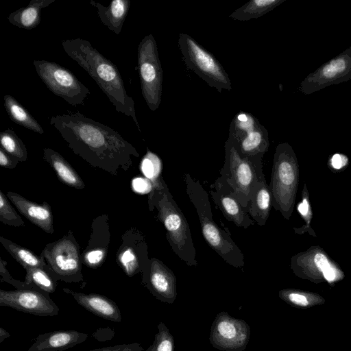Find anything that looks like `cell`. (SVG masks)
<instances>
[{"label": "cell", "mask_w": 351, "mask_h": 351, "mask_svg": "<svg viewBox=\"0 0 351 351\" xmlns=\"http://www.w3.org/2000/svg\"><path fill=\"white\" fill-rule=\"evenodd\" d=\"M49 123L74 154L113 175L127 171L132 157H139L136 149L119 132L78 111L54 115Z\"/></svg>", "instance_id": "cell-1"}, {"label": "cell", "mask_w": 351, "mask_h": 351, "mask_svg": "<svg viewBox=\"0 0 351 351\" xmlns=\"http://www.w3.org/2000/svg\"><path fill=\"white\" fill-rule=\"evenodd\" d=\"M61 45L65 53L95 81L115 110L131 117L141 132L134 101L128 95L117 66L85 39H66Z\"/></svg>", "instance_id": "cell-2"}, {"label": "cell", "mask_w": 351, "mask_h": 351, "mask_svg": "<svg viewBox=\"0 0 351 351\" xmlns=\"http://www.w3.org/2000/svg\"><path fill=\"white\" fill-rule=\"evenodd\" d=\"M149 207L150 210L156 208L157 217L166 229V237L173 252L188 266L196 267V252L190 226L162 177L149 193Z\"/></svg>", "instance_id": "cell-3"}, {"label": "cell", "mask_w": 351, "mask_h": 351, "mask_svg": "<svg viewBox=\"0 0 351 351\" xmlns=\"http://www.w3.org/2000/svg\"><path fill=\"white\" fill-rule=\"evenodd\" d=\"M186 191L197 214L202 234L208 245L228 264L236 268L245 265L244 254L228 231L214 221L208 195L201 183L189 173L184 176Z\"/></svg>", "instance_id": "cell-4"}, {"label": "cell", "mask_w": 351, "mask_h": 351, "mask_svg": "<svg viewBox=\"0 0 351 351\" xmlns=\"http://www.w3.org/2000/svg\"><path fill=\"white\" fill-rule=\"evenodd\" d=\"M298 165L291 146L278 144L275 150L270 183L271 206L286 219L291 215L298 184Z\"/></svg>", "instance_id": "cell-5"}, {"label": "cell", "mask_w": 351, "mask_h": 351, "mask_svg": "<svg viewBox=\"0 0 351 351\" xmlns=\"http://www.w3.org/2000/svg\"><path fill=\"white\" fill-rule=\"evenodd\" d=\"M224 148L225 160L220 177L228 184L241 205L246 208L254 186L264 175L263 158L242 155L228 138Z\"/></svg>", "instance_id": "cell-6"}, {"label": "cell", "mask_w": 351, "mask_h": 351, "mask_svg": "<svg viewBox=\"0 0 351 351\" xmlns=\"http://www.w3.org/2000/svg\"><path fill=\"white\" fill-rule=\"evenodd\" d=\"M178 45L189 69L219 93L232 90L229 75L213 53L187 34H179Z\"/></svg>", "instance_id": "cell-7"}, {"label": "cell", "mask_w": 351, "mask_h": 351, "mask_svg": "<svg viewBox=\"0 0 351 351\" xmlns=\"http://www.w3.org/2000/svg\"><path fill=\"white\" fill-rule=\"evenodd\" d=\"M41 256L47 263L45 270L56 280L69 283L83 281L80 247L72 231L69 230L61 239L47 244Z\"/></svg>", "instance_id": "cell-8"}, {"label": "cell", "mask_w": 351, "mask_h": 351, "mask_svg": "<svg viewBox=\"0 0 351 351\" xmlns=\"http://www.w3.org/2000/svg\"><path fill=\"white\" fill-rule=\"evenodd\" d=\"M137 67L143 97L149 108L155 111L161 102L162 69L152 34L145 36L138 44Z\"/></svg>", "instance_id": "cell-9"}, {"label": "cell", "mask_w": 351, "mask_h": 351, "mask_svg": "<svg viewBox=\"0 0 351 351\" xmlns=\"http://www.w3.org/2000/svg\"><path fill=\"white\" fill-rule=\"evenodd\" d=\"M36 73L49 90L69 105H84L90 90L69 69L48 60L33 61Z\"/></svg>", "instance_id": "cell-10"}, {"label": "cell", "mask_w": 351, "mask_h": 351, "mask_svg": "<svg viewBox=\"0 0 351 351\" xmlns=\"http://www.w3.org/2000/svg\"><path fill=\"white\" fill-rule=\"evenodd\" d=\"M228 138L247 157L263 158L269 145L267 129L251 113L241 111L232 119Z\"/></svg>", "instance_id": "cell-11"}, {"label": "cell", "mask_w": 351, "mask_h": 351, "mask_svg": "<svg viewBox=\"0 0 351 351\" xmlns=\"http://www.w3.org/2000/svg\"><path fill=\"white\" fill-rule=\"evenodd\" d=\"M250 335V328L245 321L221 311L212 324L209 340L219 350L243 351L246 348Z\"/></svg>", "instance_id": "cell-12"}, {"label": "cell", "mask_w": 351, "mask_h": 351, "mask_svg": "<svg viewBox=\"0 0 351 351\" xmlns=\"http://www.w3.org/2000/svg\"><path fill=\"white\" fill-rule=\"evenodd\" d=\"M350 79L351 46L308 75L301 82L300 89L304 95H310Z\"/></svg>", "instance_id": "cell-13"}, {"label": "cell", "mask_w": 351, "mask_h": 351, "mask_svg": "<svg viewBox=\"0 0 351 351\" xmlns=\"http://www.w3.org/2000/svg\"><path fill=\"white\" fill-rule=\"evenodd\" d=\"M0 306L38 316H55L59 308L49 293L37 289L0 290Z\"/></svg>", "instance_id": "cell-14"}, {"label": "cell", "mask_w": 351, "mask_h": 351, "mask_svg": "<svg viewBox=\"0 0 351 351\" xmlns=\"http://www.w3.org/2000/svg\"><path fill=\"white\" fill-rule=\"evenodd\" d=\"M148 245L143 233L135 228L128 230L121 238L117 253L119 267L129 277L143 274L149 263Z\"/></svg>", "instance_id": "cell-15"}, {"label": "cell", "mask_w": 351, "mask_h": 351, "mask_svg": "<svg viewBox=\"0 0 351 351\" xmlns=\"http://www.w3.org/2000/svg\"><path fill=\"white\" fill-rule=\"evenodd\" d=\"M142 283L160 301L173 304L177 297L174 273L161 261L151 258L142 274Z\"/></svg>", "instance_id": "cell-16"}, {"label": "cell", "mask_w": 351, "mask_h": 351, "mask_svg": "<svg viewBox=\"0 0 351 351\" xmlns=\"http://www.w3.org/2000/svg\"><path fill=\"white\" fill-rule=\"evenodd\" d=\"M210 193L225 218L238 228L246 229L256 223L228 184L220 176L215 182Z\"/></svg>", "instance_id": "cell-17"}, {"label": "cell", "mask_w": 351, "mask_h": 351, "mask_svg": "<svg viewBox=\"0 0 351 351\" xmlns=\"http://www.w3.org/2000/svg\"><path fill=\"white\" fill-rule=\"evenodd\" d=\"M110 244V230L107 216H99L93 221V232L88 245L82 256L86 267H100L105 261Z\"/></svg>", "instance_id": "cell-18"}, {"label": "cell", "mask_w": 351, "mask_h": 351, "mask_svg": "<svg viewBox=\"0 0 351 351\" xmlns=\"http://www.w3.org/2000/svg\"><path fill=\"white\" fill-rule=\"evenodd\" d=\"M6 196L19 213L32 223L47 233H53V215L49 204L46 202H43L42 204H36L12 191H8Z\"/></svg>", "instance_id": "cell-19"}, {"label": "cell", "mask_w": 351, "mask_h": 351, "mask_svg": "<svg viewBox=\"0 0 351 351\" xmlns=\"http://www.w3.org/2000/svg\"><path fill=\"white\" fill-rule=\"evenodd\" d=\"M88 335L60 330L39 335L27 351H63L85 341Z\"/></svg>", "instance_id": "cell-20"}, {"label": "cell", "mask_w": 351, "mask_h": 351, "mask_svg": "<svg viewBox=\"0 0 351 351\" xmlns=\"http://www.w3.org/2000/svg\"><path fill=\"white\" fill-rule=\"evenodd\" d=\"M63 291L71 295L82 307L92 313L109 321L120 322L122 320L118 306L111 299L96 293H84L63 288Z\"/></svg>", "instance_id": "cell-21"}, {"label": "cell", "mask_w": 351, "mask_h": 351, "mask_svg": "<svg viewBox=\"0 0 351 351\" xmlns=\"http://www.w3.org/2000/svg\"><path fill=\"white\" fill-rule=\"evenodd\" d=\"M271 197L269 184L263 175L254 186L246 210L259 226H264L269 216Z\"/></svg>", "instance_id": "cell-22"}, {"label": "cell", "mask_w": 351, "mask_h": 351, "mask_svg": "<svg viewBox=\"0 0 351 351\" xmlns=\"http://www.w3.org/2000/svg\"><path fill=\"white\" fill-rule=\"evenodd\" d=\"M90 3L96 8L100 21L110 31L119 34L130 8V1L114 0L108 6L93 0Z\"/></svg>", "instance_id": "cell-23"}, {"label": "cell", "mask_w": 351, "mask_h": 351, "mask_svg": "<svg viewBox=\"0 0 351 351\" xmlns=\"http://www.w3.org/2000/svg\"><path fill=\"white\" fill-rule=\"evenodd\" d=\"M56 0H31L29 3L21 8L8 16L9 22L19 28L32 29L40 23L41 11Z\"/></svg>", "instance_id": "cell-24"}, {"label": "cell", "mask_w": 351, "mask_h": 351, "mask_svg": "<svg viewBox=\"0 0 351 351\" xmlns=\"http://www.w3.org/2000/svg\"><path fill=\"white\" fill-rule=\"evenodd\" d=\"M43 159L48 162L64 184L76 189H83L84 182L69 163L51 148L43 149Z\"/></svg>", "instance_id": "cell-25"}, {"label": "cell", "mask_w": 351, "mask_h": 351, "mask_svg": "<svg viewBox=\"0 0 351 351\" xmlns=\"http://www.w3.org/2000/svg\"><path fill=\"white\" fill-rule=\"evenodd\" d=\"M4 107L10 119L15 123L43 134L44 130L29 111L10 95L3 97Z\"/></svg>", "instance_id": "cell-26"}, {"label": "cell", "mask_w": 351, "mask_h": 351, "mask_svg": "<svg viewBox=\"0 0 351 351\" xmlns=\"http://www.w3.org/2000/svg\"><path fill=\"white\" fill-rule=\"evenodd\" d=\"M285 0H252L234 11L229 17L240 21L257 19L271 11Z\"/></svg>", "instance_id": "cell-27"}, {"label": "cell", "mask_w": 351, "mask_h": 351, "mask_svg": "<svg viewBox=\"0 0 351 351\" xmlns=\"http://www.w3.org/2000/svg\"><path fill=\"white\" fill-rule=\"evenodd\" d=\"M0 242L10 255L25 269L27 268L46 269L47 263L41 255L38 256L29 249L3 237H0Z\"/></svg>", "instance_id": "cell-28"}, {"label": "cell", "mask_w": 351, "mask_h": 351, "mask_svg": "<svg viewBox=\"0 0 351 351\" xmlns=\"http://www.w3.org/2000/svg\"><path fill=\"white\" fill-rule=\"evenodd\" d=\"M307 254L308 255L307 258L308 270L313 268L315 274L319 273V277H323L328 282H333L340 279L341 271L335 266L322 250H316Z\"/></svg>", "instance_id": "cell-29"}, {"label": "cell", "mask_w": 351, "mask_h": 351, "mask_svg": "<svg viewBox=\"0 0 351 351\" xmlns=\"http://www.w3.org/2000/svg\"><path fill=\"white\" fill-rule=\"evenodd\" d=\"M25 282L29 287L46 293H53L56 288V280L50 274L42 268H27Z\"/></svg>", "instance_id": "cell-30"}, {"label": "cell", "mask_w": 351, "mask_h": 351, "mask_svg": "<svg viewBox=\"0 0 351 351\" xmlns=\"http://www.w3.org/2000/svg\"><path fill=\"white\" fill-rule=\"evenodd\" d=\"M0 143L1 147L14 157L19 162H25L27 160V148L12 130L8 129L1 132Z\"/></svg>", "instance_id": "cell-31"}, {"label": "cell", "mask_w": 351, "mask_h": 351, "mask_svg": "<svg viewBox=\"0 0 351 351\" xmlns=\"http://www.w3.org/2000/svg\"><path fill=\"white\" fill-rule=\"evenodd\" d=\"M162 169V165L160 158L147 148L146 154L141 161V170L146 178L152 182L153 188L160 184Z\"/></svg>", "instance_id": "cell-32"}, {"label": "cell", "mask_w": 351, "mask_h": 351, "mask_svg": "<svg viewBox=\"0 0 351 351\" xmlns=\"http://www.w3.org/2000/svg\"><path fill=\"white\" fill-rule=\"evenodd\" d=\"M153 343L145 351H174V339L164 323L158 326Z\"/></svg>", "instance_id": "cell-33"}, {"label": "cell", "mask_w": 351, "mask_h": 351, "mask_svg": "<svg viewBox=\"0 0 351 351\" xmlns=\"http://www.w3.org/2000/svg\"><path fill=\"white\" fill-rule=\"evenodd\" d=\"M1 191H0V221L4 224L20 227L25 226L23 219L11 206Z\"/></svg>", "instance_id": "cell-34"}, {"label": "cell", "mask_w": 351, "mask_h": 351, "mask_svg": "<svg viewBox=\"0 0 351 351\" xmlns=\"http://www.w3.org/2000/svg\"><path fill=\"white\" fill-rule=\"evenodd\" d=\"M279 297L287 303L299 307L308 306L313 301V295L293 289L280 291Z\"/></svg>", "instance_id": "cell-35"}, {"label": "cell", "mask_w": 351, "mask_h": 351, "mask_svg": "<svg viewBox=\"0 0 351 351\" xmlns=\"http://www.w3.org/2000/svg\"><path fill=\"white\" fill-rule=\"evenodd\" d=\"M7 263L0 258V275L1 281H5L9 284L12 285L14 287L19 289H34L29 285H26L25 282H21L14 279L8 273L5 265Z\"/></svg>", "instance_id": "cell-36"}, {"label": "cell", "mask_w": 351, "mask_h": 351, "mask_svg": "<svg viewBox=\"0 0 351 351\" xmlns=\"http://www.w3.org/2000/svg\"><path fill=\"white\" fill-rule=\"evenodd\" d=\"M86 351H144V350L141 344L138 343H132L107 346Z\"/></svg>", "instance_id": "cell-37"}, {"label": "cell", "mask_w": 351, "mask_h": 351, "mask_svg": "<svg viewBox=\"0 0 351 351\" xmlns=\"http://www.w3.org/2000/svg\"><path fill=\"white\" fill-rule=\"evenodd\" d=\"M132 185L134 190L141 193H150L153 189L152 182L147 178H138L135 179L133 180Z\"/></svg>", "instance_id": "cell-38"}, {"label": "cell", "mask_w": 351, "mask_h": 351, "mask_svg": "<svg viewBox=\"0 0 351 351\" xmlns=\"http://www.w3.org/2000/svg\"><path fill=\"white\" fill-rule=\"evenodd\" d=\"M19 161L12 156L7 153L3 149L0 148V165L4 168L14 169Z\"/></svg>", "instance_id": "cell-39"}, {"label": "cell", "mask_w": 351, "mask_h": 351, "mask_svg": "<svg viewBox=\"0 0 351 351\" xmlns=\"http://www.w3.org/2000/svg\"><path fill=\"white\" fill-rule=\"evenodd\" d=\"M347 158L341 154H335L330 160L332 167L335 169H339L346 165Z\"/></svg>", "instance_id": "cell-40"}, {"label": "cell", "mask_w": 351, "mask_h": 351, "mask_svg": "<svg viewBox=\"0 0 351 351\" xmlns=\"http://www.w3.org/2000/svg\"><path fill=\"white\" fill-rule=\"evenodd\" d=\"M298 209L302 217H308V213L310 212L308 198L304 197L303 201L298 205Z\"/></svg>", "instance_id": "cell-41"}, {"label": "cell", "mask_w": 351, "mask_h": 351, "mask_svg": "<svg viewBox=\"0 0 351 351\" xmlns=\"http://www.w3.org/2000/svg\"><path fill=\"white\" fill-rule=\"evenodd\" d=\"M10 337V333L2 327L0 328V343Z\"/></svg>", "instance_id": "cell-42"}]
</instances>
